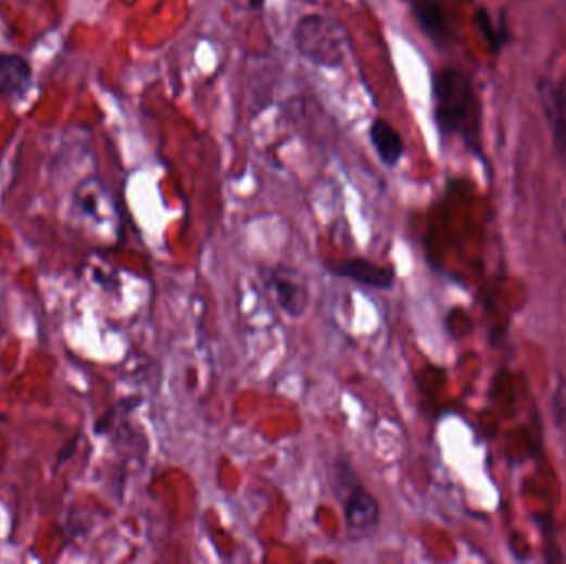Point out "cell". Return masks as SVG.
<instances>
[{
    "instance_id": "cell-2",
    "label": "cell",
    "mask_w": 566,
    "mask_h": 564,
    "mask_svg": "<svg viewBox=\"0 0 566 564\" xmlns=\"http://www.w3.org/2000/svg\"><path fill=\"white\" fill-rule=\"evenodd\" d=\"M334 488L343 509L348 540L369 537L378 528L381 509L348 459L335 461Z\"/></svg>"
},
{
    "instance_id": "cell-9",
    "label": "cell",
    "mask_w": 566,
    "mask_h": 564,
    "mask_svg": "<svg viewBox=\"0 0 566 564\" xmlns=\"http://www.w3.org/2000/svg\"><path fill=\"white\" fill-rule=\"evenodd\" d=\"M543 106L552 126L553 138L559 151L566 156V84L559 87L543 85L542 88Z\"/></svg>"
},
{
    "instance_id": "cell-3",
    "label": "cell",
    "mask_w": 566,
    "mask_h": 564,
    "mask_svg": "<svg viewBox=\"0 0 566 564\" xmlns=\"http://www.w3.org/2000/svg\"><path fill=\"white\" fill-rule=\"evenodd\" d=\"M293 42L300 57L318 68L338 70L347 60V30L330 15H303L293 28Z\"/></svg>"
},
{
    "instance_id": "cell-5",
    "label": "cell",
    "mask_w": 566,
    "mask_h": 564,
    "mask_svg": "<svg viewBox=\"0 0 566 564\" xmlns=\"http://www.w3.org/2000/svg\"><path fill=\"white\" fill-rule=\"evenodd\" d=\"M325 268L335 277L347 278V280L355 281L372 290H391L397 281L394 267H385V265H378L362 256L338 263H327Z\"/></svg>"
},
{
    "instance_id": "cell-7",
    "label": "cell",
    "mask_w": 566,
    "mask_h": 564,
    "mask_svg": "<svg viewBox=\"0 0 566 564\" xmlns=\"http://www.w3.org/2000/svg\"><path fill=\"white\" fill-rule=\"evenodd\" d=\"M30 85V63L17 53H0V95L24 98Z\"/></svg>"
},
{
    "instance_id": "cell-10",
    "label": "cell",
    "mask_w": 566,
    "mask_h": 564,
    "mask_svg": "<svg viewBox=\"0 0 566 564\" xmlns=\"http://www.w3.org/2000/svg\"><path fill=\"white\" fill-rule=\"evenodd\" d=\"M476 18L480 30H482L483 37H486L492 46H501L502 35L495 30L489 15H487L486 12L480 11Z\"/></svg>"
},
{
    "instance_id": "cell-1",
    "label": "cell",
    "mask_w": 566,
    "mask_h": 564,
    "mask_svg": "<svg viewBox=\"0 0 566 564\" xmlns=\"http://www.w3.org/2000/svg\"><path fill=\"white\" fill-rule=\"evenodd\" d=\"M432 98L439 133L457 136L464 145L479 149V98L466 73L457 68L439 70L432 78Z\"/></svg>"
},
{
    "instance_id": "cell-6",
    "label": "cell",
    "mask_w": 566,
    "mask_h": 564,
    "mask_svg": "<svg viewBox=\"0 0 566 564\" xmlns=\"http://www.w3.org/2000/svg\"><path fill=\"white\" fill-rule=\"evenodd\" d=\"M407 4L420 30L432 40V43L439 47L449 43L452 39L451 25L438 0H407Z\"/></svg>"
},
{
    "instance_id": "cell-8",
    "label": "cell",
    "mask_w": 566,
    "mask_h": 564,
    "mask_svg": "<svg viewBox=\"0 0 566 564\" xmlns=\"http://www.w3.org/2000/svg\"><path fill=\"white\" fill-rule=\"evenodd\" d=\"M369 141L386 167H397L404 156V141L400 131L385 118H375L369 126Z\"/></svg>"
},
{
    "instance_id": "cell-11",
    "label": "cell",
    "mask_w": 566,
    "mask_h": 564,
    "mask_svg": "<svg viewBox=\"0 0 566 564\" xmlns=\"http://www.w3.org/2000/svg\"><path fill=\"white\" fill-rule=\"evenodd\" d=\"M227 2L230 8L236 9L237 12H243V14L261 12L267 4V0H227Z\"/></svg>"
},
{
    "instance_id": "cell-4",
    "label": "cell",
    "mask_w": 566,
    "mask_h": 564,
    "mask_svg": "<svg viewBox=\"0 0 566 564\" xmlns=\"http://www.w3.org/2000/svg\"><path fill=\"white\" fill-rule=\"evenodd\" d=\"M265 288L274 294L281 312L290 318H300L309 309L310 290L305 278L287 265L267 268L261 272Z\"/></svg>"
}]
</instances>
